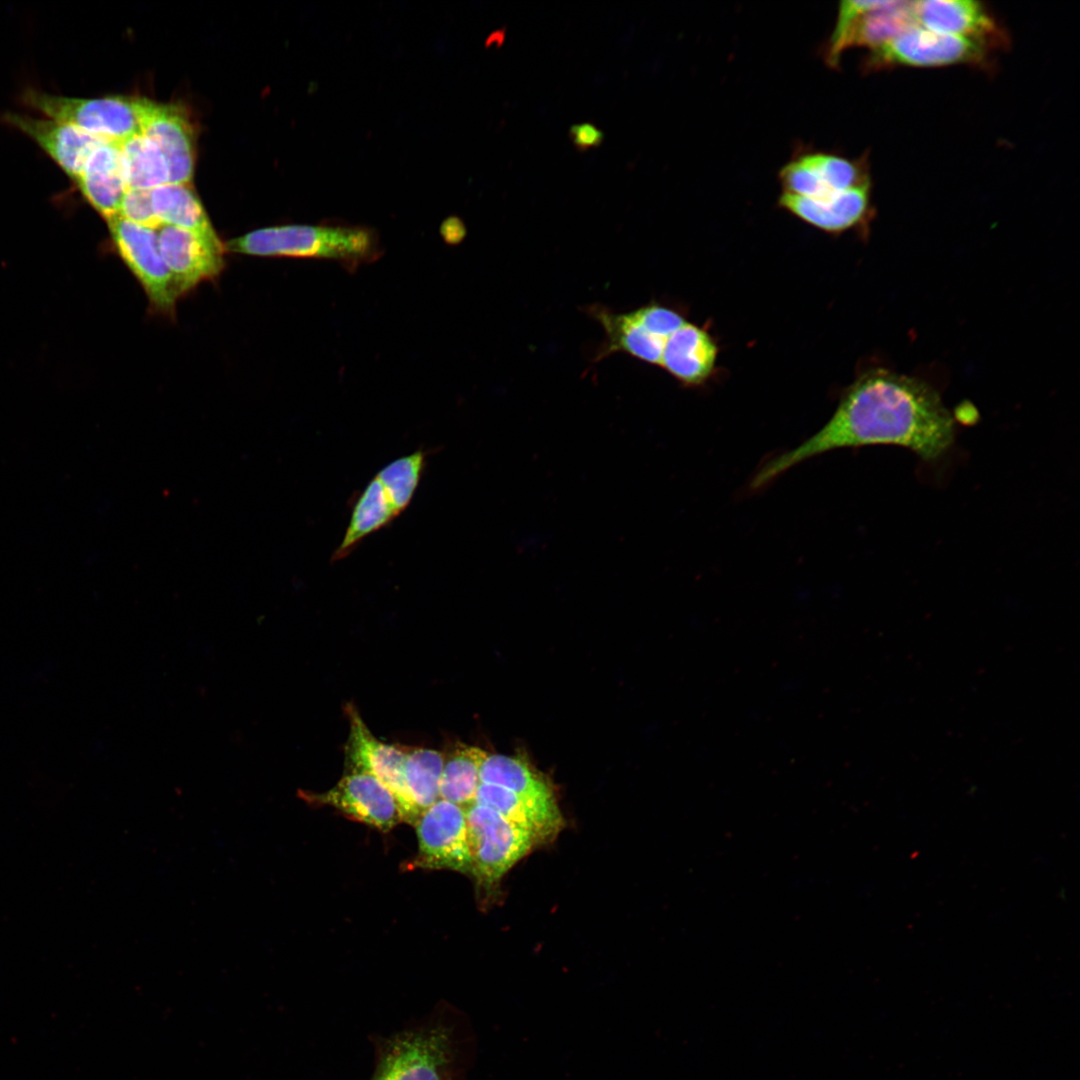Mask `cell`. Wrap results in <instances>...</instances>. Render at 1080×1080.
Returning <instances> with one entry per match:
<instances>
[{"mask_svg": "<svg viewBox=\"0 0 1080 1080\" xmlns=\"http://www.w3.org/2000/svg\"><path fill=\"white\" fill-rule=\"evenodd\" d=\"M954 439L953 419L926 383L883 370L860 377L843 395L830 420L797 447L767 460L754 474L760 490L790 468L842 448L891 444L930 461Z\"/></svg>", "mask_w": 1080, "mask_h": 1080, "instance_id": "1", "label": "cell"}, {"mask_svg": "<svg viewBox=\"0 0 1080 1080\" xmlns=\"http://www.w3.org/2000/svg\"><path fill=\"white\" fill-rule=\"evenodd\" d=\"M224 245L226 252L248 256L335 261L351 272L377 261L384 252L374 230L341 224L265 227Z\"/></svg>", "mask_w": 1080, "mask_h": 1080, "instance_id": "2", "label": "cell"}, {"mask_svg": "<svg viewBox=\"0 0 1080 1080\" xmlns=\"http://www.w3.org/2000/svg\"><path fill=\"white\" fill-rule=\"evenodd\" d=\"M21 99L25 106L44 117L68 123L106 141L122 143L142 134L143 98H75L27 89Z\"/></svg>", "mask_w": 1080, "mask_h": 1080, "instance_id": "3", "label": "cell"}, {"mask_svg": "<svg viewBox=\"0 0 1080 1080\" xmlns=\"http://www.w3.org/2000/svg\"><path fill=\"white\" fill-rule=\"evenodd\" d=\"M992 46L980 39L942 34L914 25L871 49L862 66L865 72H872L899 66L984 65Z\"/></svg>", "mask_w": 1080, "mask_h": 1080, "instance_id": "4", "label": "cell"}, {"mask_svg": "<svg viewBox=\"0 0 1080 1080\" xmlns=\"http://www.w3.org/2000/svg\"><path fill=\"white\" fill-rule=\"evenodd\" d=\"M465 813L470 874L488 892L537 845L527 831L488 807L473 804Z\"/></svg>", "mask_w": 1080, "mask_h": 1080, "instance_id": "5", "label": "cell"}, {"mask_svg": "<svg viewBox=\"0 0 1080 1080\" xmlns=\"http://www.w3.org/2000/svg\"><path fill=\"white\" fill-rule=\"evenodd\" d=\"M911 1H843L835 27L824 44L823 58L837 68L843 52L853 47L874 49L916 25Z\"/></svg>", "mask_w": 1080, "mask_h": 1080, "instance_id": "6", "label": "cell"}, {"mask_svg": "<svg viewBox=\"0 0 1080 1080\" xmlns=\"http://www.w3.org/2000/svg\"><path fill=\"white\" fill-rule=\"evenodd\" d=\"M107 223L114 249L142 286L152 311L174 316L179 297L160 254L156 230L119 215Z\"/></svg>", "mask_w": 1080, "mask_h": 1080, "instance_id": "7", "label": "cell"}, {"mask_svg": "<svg viewBox=\"0 0 1080 1080\" xmlns=\"http://www.w3.org/2000/svg\"><path fill=\"white\" fill-rule=\"evenodd\" d=\"M345 710L350 725L344 748L345 772H364L376 777L395 797L402 822L415 825L420 813L406 788L403 745L378 740L353 705H347Z\"/></svg>", "mask_w": 1080, "mask_h": 1080, "instance_id": "8", "label": "cell"}, {"mask_svg": "<svg viewBox=\"0 0 1080 1080\" xmlns=\"http://www.w3.org/2000/svg\"><path fill=\"white\" fill-rule=\"evenodd\" d=\"M415 826L419 851L414 867L471 873L464 809L440 798L421 813Z\"/></svg>", "mask_w": 1080, "mask_h": 1080, "instance_id": "9", "label": "cell"}, {"mask_svg": "<svg viewBox=\"0 0 1080 1080\" xmlns=\"http://www.w3.org/2000/svg\"><path fill=\"white\" fill-rule=\"evenodd\" d=\"M156 232L160 254L179 298L223 271L226 250L219 237H206L170 225H161Z\"/></svg>", "mask_w": 1080, "mask_h": 1080, "instance_id": "10", "label": "cell"}, {"mask_svg": "<svg viewBox=\"0 0 1080 1080\" xmlns=\"http://www.w3.org/2000/svg\"><path fill=\"white\" fill-rule=\"evenodd\" d=\"M298 795L311 804L332 806L351 819L383 832L402 822L391 791L368 773L345 772L338 783L324 793L299 791Z\"/></svg>", "mask_w": 1080, "mask_h": 1080, "instance_id": "11", "label": "cell"}, {"mask_svg": "<svg viewBox=\"0 0 1080 1080\" xmlns=\"http://www.w3.org/2000/svg\"><path fill=\"white\" fill-rule=\"evenodd\" d=\"M786 189L794 195L824 198L870 183L866 159H851L835 152L799 151L783 173Z\"/></svg>", "mask_w": 1080, "mask_h": 1080, "instance_id": "12", "label": "cell"}, {"mask_svg": "<svg viewBox=\"0 0 1080 1080\" xmlns=\"http://www.w3.org/2000/svg\"><path fill=\"white\" fill-rule=\"evenodd\" d=\"M448 1052L441 1028L398 1034L387 1043L374 1080H442Z\"/></svg>", "mask_w": 1080, "mask_h": 1080, "instance_id": "13", "label": "cell"}, {"mask_svg": "<svg viewBox=\"0 0 1080 1080\" xmlns=\"http://www.w3.org/2000/svg\"><path fill=\"white\" fill-rule=\"evenodd\" d=\"M141 132L162 153L169 183L189 184L194 171V134L187 113L178 105L142 99Z\"/></svg>", "mask_w": 1080, "mask_h": 1080, "instance_id": "14", "label": "cell"}, {"mask_svg": "<svg viewBox=\"0 0 1080 1080\" xmlns=\"http://www.w3.org/2000/svg\"><path fill=\"white\" fill-rule=\"evenodd\" d=\"M2 120L30 137L73 180L93 150L106 141L47 117L6 113Z\"/></svg>", "mask_w": 1080, "mask_h": 1080, "instance_id": "15", "label": "cell"}, {"mask_svg": "<svg viewBox=\"0 0 1080 1080\" xmlns=\"http://www.w3.org/2000/svg\"><path fill=\"white\" fill-rule=\"evenodd\" d=\"M916 25L928 30L1001 44L1003 33L983 3L972 0H926L912 3Z\"/></svg>", "mask_w": 1080, "mask_h": 1080, "instance_id": "16", "label": "cell"}, {"mask_svg": "<svg viewBox=\"0 0 1080 1080\" xmlns=\"http://www.w3.org/2000/svg\"><path fill=\"white\" fill-rule=\"evenodd\" d=\"M779 205L802 221L829 233H840L862 223L871 209V182L824 198L782 193Z\"/></svg>", "mask_w": 1080, "mask_h": 1080, "instance_id": "17", "label": "cell"}, {"mask_svg": "<svg viewBox=\"0 0 1080 1080\" xmlns=\"http://www.w3.org/2000/svg\"><path fill=\"white\" fill-rule=\"evenodd\" d=\"M120 144L105 141L97 146L74 180L84 198L106 221L119 215L127 190Z\"/></svg>", "mask_w": 1080, "mask_h": 1080, "instance_id": "18", "label": "cell"}, {"mask_svg": "<svg viewBox=\"0 0 1080 1080\" xmlns=\"http://www.w3.org/2000/svg\"><path fill=\"white\" fill-rule=\"evenodd\" d=\"M475 804L488 807L527 831L536 845L554 840L564 826L558 804L528 801L502 787L480 783Z\"/></svg>", "mask_w": 1080, "mask_h": 1080, "instance_id": "19", "label": "cell"}, {"mask_svg": "<svg viewBox=\"0 0 1080 1080\" xmlns=\"http://www.w3.org/2000/svg\"><path fill=\"white\" fill-rule=\"evenodd\" d=\"M717 346L702 328L685 322L666 341L660 365L685 385H700L711 375Z\"/></svg>", "mask_w": 1080, "mask_h": 1080, "instance_id": "20", "label": "cell"}, {"mask_svg": "<svg viewBox=\"0 0 1080 1080\" xmlns=\"http://www.w3.org/2000/svg\"><path fill=\"white\" fill-rule=\"evenodd\" d=\"M593 312L606 335L607 341L602 354L624 352L638 360L660 365L668 338L660 336L650 328L639 309L626 313H613L602 309Z\"/></svg>", "mask_w": 1080, "mask_h": 1080, "instance_id": "21", "label": "cell"}, {"mask_svg": "<svg viewBox=\"0 0 1080 1080\" xmlns=\"http://www.w3.org/2000/svg\"><path fill=\"white\" fill-rule=\"evenodd\" d=\"M480 783L496 785L540 804H557L551 784L520 755L488 754L483 761Z\"/></svg>", "mask_w": 1080, "mask_h": 1080, "instance_id": "22", "label": "cell"}, {"mask_svg": "<svg viewBox=\"0 0 1080 1080\" xmlns=\"http://www.w3.org/2000/svg\"><path fill=\"white\" fill-rule=\"evenodd\" d=\"M397 516L383 486L374 477L353 504L349 524L332 560L345 558L365 537L388 526Z\"/></svg>", "mask_w": 1080, "mask_h": 1080, "instance_id": "23", "label": "cell"}, {"mask_svg": "<svg viewBox=\"0 0 1080 1080\" xmlns=\"http://www.w3.org/2000/svg\"><path fill=\"white\" fill-rule=\"evenodd\" d=\"M161 225L178 227L206 237H218L209 217L189 184L167 183L150 191Z\"/></svg>", "mask_w": 1080, "mask_h": 1080, "instance_id": "24", "label": "cell"}, {"mask_svg": "<svg viewBox=\"0 0 1080 1080\" xmlns=\"http://www.w3.org/2000/svg\"><path fill=\"white\" fill-rule=\"evenodd\" d=\"M487 755L486 751L477 746L455 744L452 750L444 755L440 798L464 810L475 804L480 784V768Z\"/></svg>", "mask_w": 1080, "mask_h": 1080, "instance_id": "25", "label": "cell"}, {"mask_svg": "<svg viewBox=\"0 0 1080 1080\" xmlns=\"http://www.w3.org/2000/svg\"><path fill=\"white\" fill-rule=\"evenodd\" d=\"M127 189L153 190L169 183L166 161L159 148L144 135L120 144Z\"/></svg>", "mask_w": 1080, "mask_h": 1080, "instance_id": "26", "label": "cell"}, {"mask_svg": "<svg viewBox=\"0 0 1080 1080\" xmlns=\"http://www.w3.org/2000/svg\"><path fill=\"white\" fill-rule=\"evenodd\" d=\"M403 747L406 788L421 815L424 810L440 799L444 755L433 749Z\"/></svg>", "mask_w": 1080, "mask_h": 1080, "instance_id": "27", "label": "cell"}, {"mask_svg": "<svg viewBox=\"0 0 1080 1080\" xmlns=\"http://www.w3.org/2000/svg\"><path fill=\"white\" fill-rule=\"evenodd\" d=\"M426 458L425 451L417 450L390 462L375 475L398 515L409 506L415 494Z\"/></svg>", "mask_w": 1080, "mask_h": 1080, "instance_id": "28", "label": "cell"}, {"mask_svg": "<svg viewBox=\"0 0 1080 1080\" xmlns=\"http://www.w3.org/2000/svg\"><path fill=\"white\" fill-rule=\"evenodd\" d=\"M119 216L155 230L161 226L153 210L149 190L127 189L122 199Z\"/></svg>", "mask_w": 1080, "mask_h": 1080, "instance_id": "29", "label": "cell"}, {"mask_svg": "<svg viewBox=\"0 0 1080 1080\" xmlns=\"http://www.w3.org/2000/svg\"><path fill=\"white\" fill-rule=\"evenodd\" d=\"M569 137L578 151L585 152L599 147L604 140V133L594 124L585 122L572 125Z\"/></svg>", "mask_w": 1080, "mask_h": 1080, "instance_id": "30", "label": "cell"}]
</instances>
